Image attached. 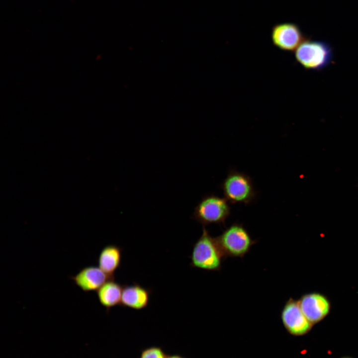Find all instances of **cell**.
Here are the masks:
<instances>
[{
  "mask_svg": "<svg viewBox=\"0 0 358 358\" xmlns=\"http://www.w3.org/2000/svg\"><path fill=\"white\" fill-rule=\"evenodd\" d=\"M192 268L207 271H219L225 258L216 238L211 236L203 226L202 233L192 246L190 256Z\"/></svg>",
  "mask_w": 358,
  "mask_h": 358,
  "instance_id": "cell-1",
  "label": "cell"
},
{
  "mask_svg": "<svg viewBox=\"0 0 358 358\" xmlns=\"http://www.w3.org/2000/svg\"><path fill=\"white\" fill-rule=\"evenodd\" d=\"M296 62L307 70L320 71L333 62V50L331 45L323 40L307 38L294 51Z\"/></svg>",
  "mask_w": 358,
  "mask_h": 358,
  "instance_id": "cell-2",
  "label": "cell"
},
{
  "mask_svg": "<svg viewBox=\"0 0 358 358\" xmlns=\"http://www.w3.org/2000/svg\"><path fill=\"white\" fill-rule=\"evenodd\" d=\"M225 259L228 257L243 258L258 240L252 238L241 223H234L216 237Z\"/></svg>",
  "mask_w": 358,
  "mask_h": 358,
  "instance_id": "cell-3",
  "label": "cell"
},
{
  "mask_svg": "<svg viewBox=\"0 0 358 358\" xmlns=\"http://www.w3.org/2000/svg\"><path fill=\"white\" fill-rule=\"evenodd\" d=\"M224 198L231 204L248 205L256 197L253 180L248 175L230 170L220 185Z\"/></svg>",
  "mask_w": 358,
  "mask_h": 358,
  "instance_id": "cell-4",
  "label": "cell"
},
{
  "mask_svg": "<svg viewBox=\"0 0 358 358\" xmlns=\"http://www.w3.org/2000/svg\"><path fill=\"white\" fill-rule=\"evenodd\" d=\"M225 198L210 194L204 196L194 208L191 218L206 226L210 224L225 225L231 208Z\"/></svg>",
  "mask_w": 358,
  "mask_h": 358,
  "instance_id": "cell-5",
  "label": "cell"
},
{
  "mask_svg": "<svg viewBox=\"0 0 358 358\" xmlns=\"http://www.w3.org/2000/svg\"><path fill=\"white\" fill-rule=\"evenodd\" d=\"M270 36L275 47L289 52H294L307 38L298 25L290 22L274 25L271 28Z\"/></svg>",
  "mask_w": 358,
  "mask_h": 358,
  "instance_id": "cell-6",
  "label": "cell"
},
{
  "mask_svg": "<svg viewBox=\"0 0 358 358\" xmlns=\"http://www.w3.org/2000/svg\"><path fill=\"white\" fill-rule=\"evenodd\" d=\"M282 324L292 335H304L311 330L313 324L302 312L298 300L292 297L285 303L280 314Z\"/></svg>",
  "mask_w": 358,
  "mask_h": 358,
  "instance_id": "cell-7",
  "label": "cell"
},
{
  "mask_svg": "<svg viewBox=\"0 0 358 358\" xmlns=\"http://www.w3.org/2000/svg\"><path fill=\"white\" fill-rule=\"evenodd\" d=\"M298 300L302 312L313 325L322 321L331 310L329 299L319 292L304 294Z\"/></svg>",
  "mask_w": 358,
  "mask_h": 358,
  "instance_id": "cell-8",
  "label": "cell"
},
{
  "mask_svg": "<svg viewBox=\"0 0 358 358\" xmlns=\"http://www.w3.org/2000/svg\"><path fill=\"white\" fill-rule=\"evenodd\" d=\"M70 278L85 292L96 291L106 282L114 279L106 274L99 267L94 266L83 268Z\"/></svg>",
  "mask_w": 358,
  "mask_h": 358,
  "instance_id": "cell-9",
  "label": "cell"
},
{
  "mask_svg": "<svg viewBox=\"0 0 358 358\" xmlns=\"http://www.w3.org/2000/svg\"><path fill=\"white\" fill-rule=\"evenodd\" d=\"M152 290L134 282L123 286L120 305L136 310L146 308L149 303Z\"/></svg>",
  "mask_w": 358,
  "mask_h": 358,
  "instance_id": "cell-10",
  "label": "cell"
},
{
  "mask_svg": "<svg viewBox=\"0 0 358 358\" xmlns=\"http://www.w3.org/2000/svg\"><path fill=\"white\" fill-rule=\"evenodd\" d=\"M123 249L119 246L110 244L104 247L99 254L98 267L109 276L114 278V273L120 268Z\"/></svg>",
  "mask_w": 358,
  "mask_h": 358,
  "instance_id": "cell-11",
  "label": "cell"
},
{
  "mask_svg": "<svg viewBox=\"0 0 358 358\" xmlns=\"http://www.w3.org/2000/svg\"><path fill=\"white\" fill-rule=\"evenodd\" d=\"M123 288V285L113 279L106 282L96 291L98 300L107 312L112 307L120 305Z\"/></svg>",
  "mask_w": 358,
  "mask_h": 358,
  "instance_id": "cell-12",
  "label": "cell"
},
{
  "mask_svg": "<svg viewBox=\"0 0 358 358\" xmlns=\"http://www.w3.org/2000/svg\"><path fill=\"white\" fill-rule=\"evenodd\" d=\"M163 349L159 346H151L142 350L139 358H167Z\"/></svg>",
  "mask_w": 358,
  "mask_h": 358,
  "instance_id": "cell-13",
  "label": "cell"
},
{
  "mask_svg": "<svg viewBox=\"0 0 358 358\" xmlns=\"http://www.w3.org/2000/svg\"><path fill=\"white\" fill-rule=\"evenodd\" d=\"M167 358H184V357H183L181 355L175 354V355H168Z\"/></svg>",
  "mask_w": 358,
  "mask_h": 358,
  "instance_id": "cell-14",
  "label": "cell"
},
{
  "mask_svg": "<svg viewBox=\"0 0 358 358\" xmlns=\"http://www.w3.org/2000/svg\"></svg>",
  "mask_w": 358,
  "mask_h": 358,
  "instance_id": "cell-15",
  "label": "cell"
}]
</instances>
